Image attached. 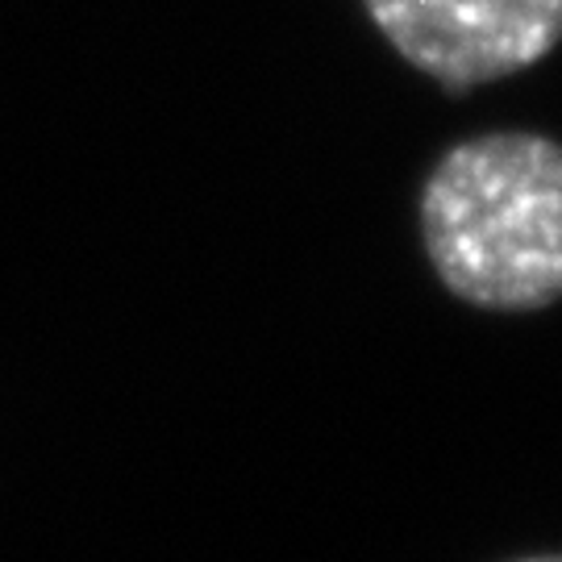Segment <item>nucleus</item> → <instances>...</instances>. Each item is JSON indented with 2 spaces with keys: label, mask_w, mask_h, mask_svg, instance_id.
<instances>
[{
  "label": "nucleus",
  "mask_w": 562,
  "mask_h": 562,
  "mask_svg": "<svg viewBox=\"0 0 562 562\" xmlns=\"http://www.w3.org/2000/svg\"><path fill=\"white\" fill-rule=\"evenodd\" d=\"M513 562H562V554H533V559H513Z\"/></svg>",
  "instance_id": "nucleus-3"
},
{
  "label": "nucleus",
  "mask_w": 562,
  "mask_h": 562,
  "mask_svg": "<svg viewBox=\"0 0 562 562\" xmlns=\"http://www.w3.org/2000/svg\"><path fill=\"white\" fill-rule=\"evenodd\" d=\"M417 213L459 301L492 313L562 301V142L521 130L459 142L434 162Z\"/></svg>",
  "instance_id": "nucleus-1"
},
{
  "label": "nucleus",
  "mask_w": 562,
  "mask_h": 562,
  "mask_svg": "<svg viewBox=\"0 0 562 562\" xmlns=\"http://www.w3.org/2000/svg\"><path fill=\"white\" fill-rule=\"evenodd\" d=\"M380 34L446 92L517 76L562 42V0H362Z\"/></svg>",
  "instance_id": "nucleus-2"
}]
</instances>
